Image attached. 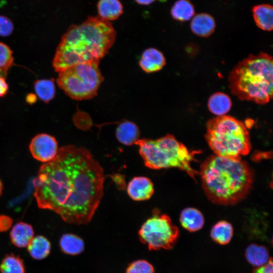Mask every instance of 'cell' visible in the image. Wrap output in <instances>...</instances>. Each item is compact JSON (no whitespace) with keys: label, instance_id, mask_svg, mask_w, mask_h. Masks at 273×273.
Segmentation results:
<instances>
[{"label":"cell","instance_id":"1","mask_svg":"<svg viewBox=\"0 0 273 273\" xmlns=\"http://www.w3.org/2000/svg\"><path fill=\"white\" fill-rule=\"evenodd\" d=\"M103 169L85 148L68 145L40 167L33 180L39 208L52 210L66 222L86 224L103 195Z\"/></svg>","mask_w":273,"mask_h":273},{"label":"cell","instance_id":"2","mask_svg":"<svg viewBox=\"0 0 273 273\" xmlns=\"http://www.w3.org/2000/svg\"><path fill=\"white\" fill-rule=\"evenodd\" d=\"M116 31L112 24L99 16H89L71 26L57 49L53 66L58 72L73 65L104 58L114 44Z\"/></svg>","mask_w":273,"mask_h":273},{"label":"cell","instance_id":"3","mask_svg":"<svg viewBox=\"0 0 273 273\" xmlns=\"http://www.w3.org/2000/svg\"><path fill=\"white\" fill-rule=\"evenodd\" d=\"M204 192L211 202L234 205L243 200L253 184V174L249 165L241 158L216 155L209 156L200 166Z\"/></svg>","mask_w":273,"mask_h":273},{"label":"cell","instance_id":"4","mask_svg":"<svg viewBox=\"0 0 273 273\" xmlns=\"http://www.w3.org/2000/svg\"><path fill=\"white\" fill-rule=\"evenodd\" d=\"M272 76L271 56L263 52L250 55L230 73L229 88L241 100L264 105L272 99Z\"/></svg>","mask_w":273,"mask_h":273},{"label":"cell","instance_id":"5","mask_svg":"<svg viewBox=\"0 0 273 273\" xmlns=\"http://www.w3.org/2000/svg\"><path fill=\"white\" fill-rule=\"evenodd\" d=\"M145 165L151 169L177 168L195 180L198 174L191 166L197 152L190 151L171 134L156 140L143 139L135 143Z\"/></svg>","mask_w":273,"mask_h":273},{"label":"cell","instance_id":"6","mask_svg":"<svg viewBox=\"0 0 273 273\" xmlns=\"http://www.w3.org/2000/svg\"><path fill=\"white\" fill-rule=\"evenodd\" d=\"M205 138L215 155L241 158L251 148L249 131L241 121L229 115L216 116L206 123Z\"/></svg>","mask_w":273,"mask_h":273},{"label":"cell","instance_id":"7","mask_svg":"<svg viewBox=\"0 0 273 273\" xmlns=\"http://www.w3.org/2000/svg\"><path fill=\"white\" fill-rule=\"evenodd\" d=\"M100 61H90L70 66L59 72L57 82L71 99L80 101L97 95L104 78Z\"/></svg>","mask_w":273,"mask_h":273},{"label":"cell","instance_id":"8","mask_svg":"<svg viewBox=\"0 0 273 273\" xmlns=\"http://www.w3.org/2000/svg\"><path fill=\"white\" fill-rule=\"evenodd\" d=\"M139 236L150 250H169L175 244L179 230L167 215L160 214L156 209L141 226Z\"/></svg>","mask_w":273,"mask_h":273},{"label":"cell","instance_id":"9","mask_svg":"<svg viewBox=\"0 0 273 273\" xmlns=\"http://www.w3.org/2000/svg\"><path fill=\"white\" fill-rule=\"evenodd\" d=\"M29 149L34 158L44 163L53 160L59 150L56 139L47 133L35 136L30 142Z\"/></svg>","mask_w":273,"mask_h":273},{"label":"cell","instance_id":"10","mask_svg":"<svg viewBox=\"0 0 273 273\" xmlns=\"http://www.w3.org/2000/svg\"><path fill=\"white\" fill-rule=\"evenodd\" d=\"M127 192L132 200L144 201L149 199L153 195L154 192V186L149 178L135 176L128 183Z\"/></svg>","mask_w":273,"mask_h":273},{"label":"cell","instance_id":"11","mask_svg":"<svg viewBox=\"0 0 273 273\" xmlns=\"http://www.w3.org/2000/svg\"><path fill=\"white\" fill-rule=\"evenodd\" d=\"M163 54L155 48L145 50L139 61L141 68L147 73H153L160 70L165 65Z\"/></svg>","mask_w":273,"mask_h":273},{"label":"cell","instance_id":"12","mask_svg":"<svg viewBox=\"0 0 273 273\" xmlns=\"http://www.w3.org/2000/svg\"><path fill=\"white\" fill-rule=\"evenodd\" d=\"M190 27L193 33L200 37H208L215 28V22L210 15L198 14L192 18Z\"/></svg>","mask_w":273,"mask_h":273},{"label":"cell","instance_id":"13","mask_svg":"<svg viewBox=\"0 0 273 273\" xmlns=\"http://www.w3.org/2000/svg\"><path fill=\"white\" fill-rule=\"evenodd\" d=\"M34 231L31 225L19 222L12 228L10 239L12 244L19 248L27 247L34 237Z\"/></svg>","mask_w":273,"mask_h":273},{"label":"cell","instance_id":"14","mask_svg":"<svg viewBox=\"0 0 273 273\" xmlns=\"http://www.w3.org/2000/svg\"><path fill=\"white\" fill-rule=\"evenodd\" d=\"M179 221L182 226L190 232L200 230L205 222L202 213L197 209L193 207L186 208L181 211Z\"/></svg>","mask_w":273,"mask_h":273},{"label":"cell","instance_id":"15","mask_svg":"<svg viewBox=\"0 0 273 273\" xmlns=\"http://www.w3.org/2000/svg\"><path fill=\"white\" fill-rule=\"evenodd\" d=\"M97 7L99 17L109 22L118 19L123 12L119 0H99Z\"/></svg>","mask_w":273,"mask_h":273},{"label":"cell","instance_id":"16","mask_svg":"<svg viewBox=\"0 0 273 273\" xmlns=\"http://www.w3.org/2000/svg\"><path fill=\"white\" fill-rule=\"evenodd\" d=\"M252 14L256 25L261 29L270 31L273 28V9L269 4L254 6Z\"/></svg>","mask_w":273,"mask_h":273},{"label":"cell","instance_id":"17","mask_svg":"<svg viewBox=\"0 0 273 273\" xmlns=\"http://www.w3.org/2000/svg\"><path fill=\"white\" fill-rule=\"evenodd\" d=\"M140 130L133 122L125 121L120 123L116 129V136L118 141L125 146L135 144L139 140Z\"/></svg>","mask_w":273,"mask_h":273},{"label":"cell","instance_id":"18","mask_svg":"<svg viewBox=\"0 0 273 273\" xmlns=\"http://www.w3.org/2000/svg\"><path fill=\"white\" fill-rule=\"evenodd\" d=\"M207 105L210 112L217 116H221L225 115L230 111L232 102L227 94L217 92L209 97Z\"/></svg>","mask_w":273,"mask_h":273},{"label":"cell","instance_id":"19","mask_svg":"<svg viewBox=\"0 0 273 273\" xmlns=\"http://www.w3.org/2000/svg\"><path fill=\"white\" fill-rule=\"evenodd\" d=\"M59 245L63 253L71 255L79 254L84 249L83 240L73 234H63L60 240Z\"/></svg>","mask_w":273,"mask_h":273},{"label":"cell","instance_id":"20","mask_svg":"<svg viewBox=\"0 0 273 273\" xmlns=\"http://www.w3.org/2000/svg\"><path fill=\"white\" fill-rule=\"evenodd\" d=\"M30 256L36 260H42L50 253L51 245L44 236H37L33 238L27 247Z\"/></svg>","mask_w":273,"mask_h":273},{"label":"cell","instance_id":"21","mask_svg":"<svg viewBox=\"0 0 273 273\" xmlns=\"http://www.w3.org/2000/svg\"><path fill=\"white\" fill-rule=\"evenodd\" d=\"M233 233L232 225L226 220H220L212 226L210 237L216 243L226 245L231 241Z\"/></svg>","mask_w":273,"mask_h":273},{"label":"cell","instance_id":"22","mask_svg":"<svg viewBox=\"0 0 273 273\" xmlns=\"http://www.w3.org/2000/svg\"><path fill=\"white\" fill-rule=\"evenodd\" d=\"M247 261L254 266L259 267L266 264L270 259L267 248L262 245L252 244L245 251Z\"/></svg>","mask_w":273,"mask_h":273},{"label":"cell","instance_id":"23","mask_svg":"<svg viewBox=\"0 0 273 273\" xmlns=\"http://www.w3.org/2000/svg\"><path fill=\"white\" fill-rule=\"evenodd\" d=\"M170 13L173 19L184 22L194 17L195 9L193 5L189 0H177L172 6Z\"/></svg>","mask_w":273,"mask_h":273},{"label":"cell","instance_id":"24","mask_svg":"<svg viewBox=\"0 0 273 273\" xmlns=\"http://www.w3.org/2000/svg\"><path fill=\"white\" fill-rule=\"evenodd\" d=\"M34 90L38 98L45 103L52 100L55 95L54 79H39L34 83Z\"/></svg>","mask_w":273,"mask_h":273},{"label":"cell","instance_id":"25","mask_svg":"<svg viewBox=\"0 0 273 273\" xmlns=\"http://www.w3.org/2000/svg\"><path fill=\"white\" fill-rule=\"evenodd\" d=\"M23 260L13 254L6 255L0 264L1 273H25Z\"/></svg>","mask_w":273,"mask_h":273},{"label":"cell","instance_id":"26","mask_svg":"<svg viewBox=\"0 0 273 273\" xmlns=\"http://www.w3.org/2000/svg\"><path fill=\"white\" fill-rule=\"evenodd\" d=\"M13 62L12 51L7 45L0 42V72L6 74Z\"/></svg>","mask_w":273,"mask_h":273},{"label":"cell","instance_id":"27","mask_svg":"<svg viewBox=\"0 0 273 273\" xmlns=\"http://www.w3.org/2000/svg\"><path fill=\"white\" fill-rule=\"evenodd\" d=\"M125 273H155V270L149 262L144 259H140L130 263Z\"/></svg>","mask_w":273,"mask_h":273},{"label":"cell","instance_id":"28","mask_svg":"<svg viewBox=\"0 0 273 273\" xmlns=\"http://www.w3.org/2000/svg\"><path fill=\"white\" fill-rule=\"evenodd\" d=\"M13 29L14 26L12 21L5 16H0V36L10 35Z\"/></svg>","mask_w":273,"mask_h":273},{"label":"cell","instance_id":"29","mask_svg":"<svg viewBox=\"0 0 273 273\" xmlns=\"http://www.w3.org/2000/svg\"><path fill=\"white\" fill-rule=\"evenodd\" d=\"M13 223L12 218L7 215H0V232H4L8 231Z\"/></svg>","mask_w":273,"mask_h":273},{"label":"cell","instance_id":"30","mask_svg":"<svg viewBox=\"0 0 273 273\" xmlns=\"http://www.w3.org/2000/svg\"><path fill=\"white\" fill-rule=\"evenodd\" d=\"M8 85L5 79L0 75V97L4 96L8 92Z\"/></svg>","mask_w":273,"mask_h":273},{"label":"cell","instance_id":"31","mask_svg":"<svg viewBox=\"0 0 273 273\" xmlns=\"http://www.w3.org/2000/svg\"><path fill=\"white\" fill-rule=\"evenodd\" d=\"M136 3L141 5L147 6L151 4L156 0H134Z\"/></svg>","mask_w":273,"mask_h":273},{"label":"cell","instance_id":"32","mask_svg":"<svg viewBox=\"0 0 273 273\" xmlns=\"http://www.w3.org/2000/svg\"><path fill=\"white\" fill-rule=\"evenodd\" d=\"M3 184L0 179V196L2 195V192H3Z\"/></svg>","mask_w":273,"mask_h":273}]
</instances>
